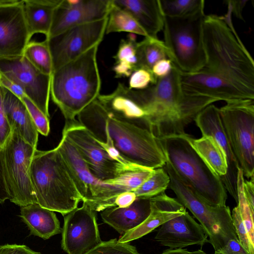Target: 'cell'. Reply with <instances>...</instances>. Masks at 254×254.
Segmentation results:
<instances>
[{"instance_id":"cell-1","label":"cell","mask_w":254,"mask_h":254,"mask_svg":"<svg viewBox=\"0 0 254 254\" xmlns=\"http://www.w3.org/2000/svg\"><path fill=\"white\" fill-rule=\"evenodd\" d=\"M77 117L99 143L113 147L127 161L153 169L166 164L160 142L149 129L108 111L97 99Z\"/></svg>"},{"instance_id":"cell-2","label":"cell","mask_w":254,"mask_h":254,"mask_svg":"<svg viewBox=\"0 0 254 254\" xmlns=\"http://www.w3.org/2000/svg\"><path fill=\"white\" fill-rule=\"evenodd\" d=\"M231 14L228 6L224 16L205 15L202 43L206 62L202 69L254 99V61L235 30Z\"/></svg>"},{"instance_id":"cell-3","label":"cell","mask_w":254,"mask_h":254,"mask_svg":"<svg viewBox=\"0 0 254 254\" xmlns=\"http://www.w3.org/2000/svg\"><path fill=\"white\" fill-rule=\"evenodd\" d=\"M129 94L144 113L142 124L158 139L186 133L193 121L182 106L180 72L174 64L167 76L144 89L129 88Z\"/></svg>"},{"instance_id":"cell-4","label":"cell","mask_w":254,"mask_h":254,"mask_svg":"<svg viewBox=\"0 0 254 254\" xmlns=\"http://www.w3.org/2000/svg\"><path fill=\"white\" fill-rule=\"evenodd\" d=\"M99 45L55 70L50 96L65 121L75 117L100 95L101 79L97 63Z\"/></svg>"},{"instance_id":"cell-5","label":"cell","mask_w":254,"mask_h":254,"mask_svg":"<svg viewBox=\"0 0 254 254\" xmlns=\"http://www.w3.org/2000/svg\"><path fill=\"white\" fill-rule=\"evenodd\" d=\"M30 175L37 203L64 216L82 201L67 167L57 147L36 149Z\"/></svg>"},{"instance_id":"cell-6","label":"cell","mask_w":254,"mask_h":254,"mask_svg":"<svg viewBox=\"0 0 254 254\" xmlns=\"http://www.w3.org/2000/svg\"><path fill=\"white\" fill-rule=\"evenodd\" d=\"M186 133L158 138L167 161L177 175L200 197L213 206H224L227 190L220 179L191 146Z\"/></svg>"},{"instance_id":"cell-7","label":"cell","mask_w":254,"mask_h":254,"mask_svg":"<svg viewBox=\"0 0 254 254\" xmlns=\"http://www.w3.org/2000/svg\"><path fill=\"white\" fill-rule=\"evenodd\" d=\"M204 11L185 17H164L163 41L168 58L181 72H194L204 68L202 43Z\"/></svg>"},{"instance_id":"cell-8","label":"cell","mask_w":254,"mask_h":254,"mask_svg":"<svg viewBox=\"0 0 254 254\" xmlns=\"http://www.w3.org/2000/svg\"><path fill=\"white\" fill-rule=\"evenodd\" d=\"M163 168L170 177L169 187L178 201L199 221L215 252L229 240L238 239L228 206L209 204L180 178L167 161Z\"/></svg>"},{"instance_id":"cell-9","label":"cell","mask_w":254,"mask_h":254,"mask_svg":"<svg viewBox=\"0 0 254 254\" xmlns=\"http://www.w3.org/2000/svg\"><path fill=\"white\" fill-rule=\"evenodd\" d=\"M219 113L222 125L244 177H254V99L229 102Z\"/></svg>"},{"instance_id":"cell-10","label":"cell","mask_w":254,"mask_h":254,"mask_svg":"<svg viewBox=\"0 0 254 254\" xmlns=\"http://www.w3.org/2000/svg\"><path fill=\"white\" fill-rule=\"evenodd\" d=\"M36 149L14 129L1 149L9 200L20 207L37 203L30 175V165Z\"/></svg>"},{"instance_id":"cell-11","label":"cell","mask_w":254,"mask_h":254,"mask_svg":"<svg viewBox=\"0 0 254 254\" xmlns=\"http://www.w3.org/2000/svg\"><path fill=\"white\" fill-rule=\"evenodd\" d=\"M62 133L77 150L91 174L100 181L115 179L142 167L123 164L114 159L76 119L65 121Z\"/></svg>"},{"instance_id":"cell-12","label":"cell","mask_w":254,"mask_h":254,"mask_svg":"<svg viewBox=\"0 0 254 254\" xmlns=\"http://www.w3.org/2000/svg\"><path fill=\"white\" fill-rule=\"evenodd\" d=\"M66 164L82 202L96 212L114 206L116 197L123 192L94 177L80 155L64 135L57 145Z\"/></svg>"},{"instance_id":"cell-13","label":"cell","mask_w":254,"mask_h":254,"mask_svg":"<svg viewBox=\"0 0 254 254\" xmlns=\"http://www.w3.org/2000/svg\"><path fill=\"white\" fill-rule=\"evenodd\" d=\"M107 17L68 28L46 38L51 54L53 72L78 58L95 45L106 34Z\"/></svg>"},{"instance_id":"cell-14","label":"cell","mask_w":254,"mask_h":254,"mask_svg":"<svg viewBox=\"0 0 254 254\" xmlns=\"http://www.w3.org/2000/svg\"><path fill=\"white\" fill-rule=\"evenodd\" d=\"M0 73L18 85L26 96L50 118L51 76L39 71L23 55L0 57Z\"/></svg>"},{"instance_id":"cell-15","label":"cell","mask_w":254,"mask_h":254,"mask_svg":"<svg viewBox=\"0 0 254 254\" xmlns=\"http://www.w3.org/2000/svg\"><path fill=\"white\" fill-rule=\"evenodd\" d=\"M96 212L83 202L64 216L61 246L67 254H83L101 243Z\"/></svg>"},{"instance_id":"cell-16","label":"cell","mask_w":254,"mask_h":254,"mask_svg":"<svg viewBox=\"0 0 254 254\" xmlns=\"http://www.w3.org/2000/svg\"><path fill=\"white\" fill-rule=\"evenodd\" d=\"M180 72L181 93L206 106L219 101L227 103L250 99L224 79L203 69Z\"/></svg>"},{"instance_id":"cell-17","label":"cell","mask_w":254,"mask_h":254,"mask_svg":"<svg viewBox=\"0 0 254 254\" xmlns=\"http://www.w3.org/2000/svg\"><path fill=\"white\" fill-rule=\"evenodd\" d=\"M111 3L112 0H62L54 10L46 38L70 27L107 17Z\"/></svg>"},{"instance_id":"cell-18","label":"cell","mask_w":254,"mask_h":254,"mask_svg":"<svg viewBox=\"0 0 254 254\" xmlns=\"http://www.w3.org/2000/svg\"><path fill=\"white\" fill-rule=\"evenodd\" d=\"M194 121L202 135L211 136L224 151L228 163V172L221 180L226 190L238 201L237 180L239 166L221 119L219 109L211 104L203 109Z\"/></svg>"},{"instance_id":"cell-19","label":"cell","mask_w":254,"mask_h":254,"mask_svg":"<svg viewBox=\"0 0 254 254\" xmlns=\"http://www.w3.org/2000/svg\"><path fill=\"white\" fill-rule=\"evenodd\" d=\"M31 38L23 12V0L0 7V57L22 56Z\"/></svg>"},{"instance_id":"cell-20","label":"cell","mask_w":254,"mask_h":254,"mask_svg":"<svg viewBox=\"0 0 254 254\" xmlns=\"http://www.w3.org/2000/svg\"><path fill=\"white\" fill-rule=\"evenodd\" d=\"M207 237L201 225L187 211L162 224L154 239L162 246L175 249L194 245L202 246L208 242Z\"/></svg>"},{"instance_id":"cell-21","label":"cell","mask_w":254,"mask_h":254,"mask_svg":"<svg viewBox=\"0 0 254 254\" xmlns=\"http://www.w3.org/2000/svg\"><path fill=\"white\" fill-rule=\"evenodd\" d=\"M151 211L140 225L123 235L118 241L129 243L139 239L160 227L166 221L187 211L177 199L168 196L165 192L150 198Z\"/></svg>"},{"instance_id":"cell-22","label":"cell","mask_w":254,"mask_h":254,"mask_svg":"<svg viewBox=\"0 0 254 254\" xmlns=\"http://www.w3.org/2000/svg\"><path fill=\"white\" fill-rule=\"evenodd\" d=\"M113 3L128 13L148 37L157 38L163 30L164 16L159 0H112Z\"/></svg>"},{"instance_id":"cell-23","label":"cell","mask_w":254,"mask_h":254,"mask_svg":"<svg viewBox=\"0 0 254 254\" xmlns=\"http://www.w3.org/2000/svg\"><path fill=\"white\" fill-rule=\"evenodd\" d=\"M150 211V198H136L127 207H109L101 211L100 214L104 223L123 235L142 223Z\"/></svg>"},{"instance_id":"cell-24","label":"cell","mask_w":254,"mask_h":254,"mask_svg":"<svg viewBox=\"0 0 254 254\" xmlns=\"http://www.w3.org/2000/svg\"><path fill=\"white\" fill-rule=\"evenodd\" d=\"M2 87L4 111L11 129L16 130L26 142L37 148L39 132L25 105L18 97Z\"/></svg>"},{"instance_id":"cell-25","label":"cell","mask_w":254,"mask_h":254,"mask_svg":"<svg viewBox=\"0 0 254 254\" xmlns=\"http://www.w3.org/2000/svg\"><path fill=\"white\" fill-rule=\"evenodd\" d=\"M20 216L31 235L44 240L62 233V228L54 211L37 203L20 207Z\"/></svg>"},{"instance_id":"cell-26","label":"cell","mask_w":254,"mask_h":254,"mask_svg":"<svg viewBox=\"0 0 254 254\" xmlns=\"http://www.w3.org/2000/svg\"><path fill=\"white\" fill-rule=\"evenodd\" d=\"M61 0H23V12L31 38L36 33L48 36L54 10Z\"/></svg>"},{"instance_id":"cell-27","label":"cell","mask_w":254,"mask_h":254,"mask_svg":"<svg viewBox=\"0 0 254 254\" xmlns=\"http://www.w3.org/2000/svg\"><path fill=\"white\" fill-rule=\"evenodd\" d=\"M186 136L200 158L222 180L228 172V163L224 151L215 140L209 135H202L198 139L188 133Z\"/></svg>"},{"instance_id":"cell-28","label":"cell","mask_w":254,"mask_h":254,"mask_svg":"<svg viewBox=\"0 0 254 254\" xmlns=\"http://www.w3.org/2000/svg\"><path fill=\"white\" fill-rule=\"evenodd\" d=\"M113 58L115 62L113 70L116 78L130 77L134 71L142 68L138 42L134 34L121 40Z\"/></svg>"},{"instance_id":"cell-29","label":"cell","mask_w":254,"mask_h":254,"mask_svg":"<svg viewBox=\"0 0 254 254\" xmlns=\"http://www.w3.org/2000/svg\"><path fill=\"white\" fill-rule=\"evenodd\" d=\"M107 18L106 34L126 32L147 37L134 19L125 10L115 5L112 0Z\"/></svg>"},{"instance_id":"cell-30","label":"cell","mask_w":254,"mask_h":254,"mask_svg":"<svg viewBox=\"0 0 254 254\" xmlns=\"http://www.w3.org/2000/svg\"><path fill=\"white\" fill-rule=\"evenodd\" d=\"M23 56L39 71L52 75L53 72L52 58L46 40L41 42H29Z\"/></svg>"},{"instance_id":"cell-31","label":"cell","mask_w":254,"mask_h":254,"mask_svg":"<svg viewBox=\"0 0 254 254\" xmlns=\"http://www.w3.org/2000/svg\"><path fill=\"white\" fill-rule=\"evenodd\" d=\"M138 48L142 68L151 71L156 63L168 58L164 43L158 38L145 37L143 40L138 42Z\"/></svg>"},{"instance_id":"cell-32","label":"cell","mask_w":254,"mask_h":254,"mask_svg":"<svg viewBox=\"0 0 254 254\" xmlns=\"http://www.w3.org/2000/svg\"><path fill=\"white\" fill-rule=\"evenodd\" d=\"M164 16L185 17L204 11V0H159Z\"/></svg>"},{"instance_id":"cell-33","label":"cell","mask_w":254,"mask_h":254,"mask_svg":"<svg viewBox=\"0 0 254 254\" xmlns=\"http://www.w3.org/2000/svg\"><path fill=\"white\" fill-rule=\"evenodd\" d=\"M154 169L141 167L125 172L117 178L104 182L123 192L133 191L140 187L153 173Z\"/></svg>"},{"instance_id":"cell-34","label":"cell","mask_w":254,"mask_h":254,"mask_svg":"<svg viewBox=\"0 0 254 254\" xmlns=\"http://www.w3.org/2000/svg\"><path fill=\"white\" fill-rule=\"evenodd\" d=\"M170 181L169 176L163 167L155 169L152 175L132 191L136 198H151L165 192Z\"/></svg>"},{"instance_id":"cell-35","label":"cell","mask_w":254,"mask_h":254,"mask_svg":"<svg viewBox=\"0 0 254 254\" xmlns=\"http://www.w3.org/2000/svg\"><path fill=\"white\" fill-rule=\"evenodd\" d=\"M244 180L243 173L239 168L238 171L237 180V206L247 231L251 244L254 246V210L250 207L244 196L243 191V182Z\"/></svg>"},{"instance_id":"cell-36","label":"cell","mask_w":254,"mask_h":254,"mask_svg":"<svg viewBox=\"0 0 254 254\" xmlns=\"http://www.w3.org/2000/svg\"><path fill=\"white\" fill-rule=\"evenodd\" d=\"M83 254H142L129 243H122L117 239L102 241Z\"/></svg>"},{"instance_id":"cell-37","label":"cell","mask_w":254,"mask_h":254,"mask_svg":"<svg viewBox=\"0 0 254 254\" xmlns=\"http://www.w3.org/2000/svg\"><path fill=\"white\" fill-rule=\"evenodd\" d=\"M25 105L39 133L47 136L50 130V120L26 96L22 100Z\"/></svg>"},{"instance_id":"cell-38","label":"cell","mask_w":254,"mask_h":254,"mask_svg":"<svg viewBox=\"0 0 254 254\" xmlns=\"http://www.w3.org/2000/svg\"><path fill=\"white\" fill-rule=\"evenodd\" d=\"M231 217L233 225L239 242L250 254H254V246L251 244L247 231L237 206L233 209Z\"/></svg>"},{"instance_id":"cell-39","label":"cell","mask_w":254,"mask_h":254,"mask_svg":"<svg viewBox=\"0 0 254 254\" xmlns=\"http://www.w3.org/2000/svg\"><path fill=\"white\" fill-rule=\"evenodd\" d=\"M156 80L151 71L140 68L134 71L130 76L128 87L131 89H144L150 84L155 83Z\"/></svg>"},{"instance_id":"cell-40","label":"cell","mask_w":254,"mask_h":254,"mask_svg":"<svg viewBox=\"0 0 254 254\" xmlns=\"http://www.w3.org/2000/svg\"><path fill=\"white\" fill-rule=\"evenodd\" d=\"M11 132L3 106V89L0 85V149L3 147Z\"/></svg>"},{"instance_id":"cell-41","label":"cell","mask_w":254,"mask_h":254,"mask_svg":"<svg viewBox=\"0 0 254 254\" xmlns=\"http://www.w3.org/2000/svg\"><path fill=\"white\" fill-rule=\"evenodd\" d=\"M215 254H250L238 239L229 240L223 247L214 252Z\"/></svg>"},{"instance_id":"cell-42","label":"cell","mask_w":254,"mask_h":254,"mask_svg":"<svg viewBox=\"0 0 254 254\" xmlns=\"http://www.w3.org/2000/svg\"><path fill=\"white\" fill-rule=\"evenodd\" d=\"M173 64L169 59H162L156 63L153 66L151 72L157 80L167 76L171 71Z\"/></svg>"},{"instance_id":"cell-43","label":"cell","mask_w":254,"mask_h":254,"mask_svg":"<svg viewBox=\"0 0 254 254\" xmlns=\"http://www.w3.org/2000/svg\"><path fill=\"white\" fill-rule=\"evenodd\" d=\"M0 254H42L25 245L6 244L0 246Z\"/></svg>"},{"instance_id":"cell-44","label":"cell","mask_w":254,"mask_h":254,"mask_svg":"<svg viewBox=\"0 0 254 254\" xmlns=\"http://www.w3.org/2000/svg\"><path fill=\"white\" fill-rule=\"evenodd\" d=\"M7 199L9 200L4 162L1 149H0V203H3Z\"/></svg>"},{"instance_id":"cell-45","label":"cell","mask_w":254,"mask_h":254,"mask_svg":"<svg viewBox=\"0 0 254 254\" xmlns=\"http://www.w3.org/2000/svg\"><path fill=\"white\" fill-rule=\"evenodd\" d=\"M0 85L9 91L21 100L26 96L24 91L18 85L0 73Z\"/></svg>"},{"instance_id":"cell-46","label":"cell","mask_w":254,"mask_h":254,"mask_svg":"<svg viewBox=\"0 0 254 254\" xmlns=\"http://www.w3.org/2000/svg\"><path fill=\"white\" fill-rule=\"evenodd\" d=\"M136 196L132 191H127L119 194L114 200V206L125 208L130 206L136 199Z\"/></svg>"},{"instance_id":"cell-47","label":"cell","mask_w":254,"mask_h":254,"mask_svg":"<svg viewBox=\"0 0 254 254\" xmlns=\"http://www.w3.org/2000/svg\"><path fill=\"white\" fill-rule=\"evenodd\" d=\"M244 196L250 207L254 210V177L243 182Z\"/></svg>"},{"instance_id":"cell-48","label":"cell","mask_w":254,"mask_h":254,"mask_svg":"<svg viewBox=\"0 0 254 254\" xmlns=\"http://www.w3.org/2000/svg\"><path fill=\"white\" fill-rule=\"evenodd\" d=\"M247 1V0H229L226 1L227 4L231 7L232 13H233L236 17L243 20H244L242 16L243 10Z\"/></svg>"},{"instance_id":"cell-49","label":"cell","mask_w":254,"mask_h":254,"mask_svg":"<svg viewBox=\"0 0 254 254\" xmlns=\"http://www.w3.org/2000/svg\"><path fill=\"white\" fill-rule=\"evenodd\" d=\"M161 254H207L202 250H199L196 251L190 252L183 249H169L166 250Z\"/></svg>"},{"instance_id":"cell-50","label":"cell","mask_w":254,"mask_h":254,"mask_svg":"<svg viewBox=\"0 0 254 254\" xmlns=\"http://www.w3.org/2000/svg\"><path fill=\"white\" fill-rule=\"evenodd\" d=\"M19 0H0V7L6 6L17 3Z\"/></svg>"},{"instance_id":"cell-51","label":"cell","mask_w":254,"mask_h":254,"mask_svg":"<svg viewBox=\"0 0 254 254\" xmlns=\"http://www.w3.org/2000/svg\"></svg>"}]
</instances>
